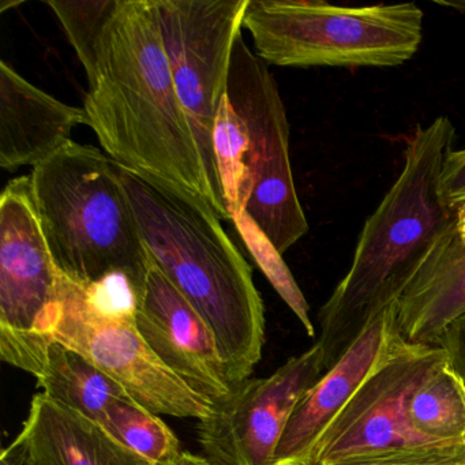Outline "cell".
<instances>
[{"mask_svg": "<svg viewBox=\"0 0 465 465\" xmlns=\"http://www.w3.org/2000/svg\"><path fill=\"white\" fill-rule=\"evenodd\" d=\"M0 465H29L28 459L17 440H13L2 450Z\"/></svg>", "mask_w": 465, "mask_h": 465, "instance_id": "d4e9b609", "label": "cell"}, {"mask_svg": "<svg viewBox=\"0 0 465 465\" xmlns=\"http://www.w3.org/2000/svg\"><path fill=\"white\" fill-rule=\"evenodd\" d=\"M397 326L410 344H438L465 315V243L459 230L430 255L396 302Z\"/></svg>", "mask_w": 465, "mask_h": 465, "instance_id": "2e32d148", "label": "cell"}, {"mask_svg": "<svg viewBox=\"0 0 465 465\" xmlns=\"http://www.w3.org/2000/svg\"><path fill=\"white\" fill-rule=\"evenodd\" d=\"M456 132L440 116L408 140L404 168L361 231L347 276L318 320L326 370L367 323L396 303L438 244L457 230L460 209L440 195V175Z\"/></svg>", "mask_w": 465, "mask_h": 465, "instance_id": "7a4b0ae2", "label": "cell"}, {"mask_svg": "<svg viewBox=\"0 0 465 465\" xmlns=\"http://www.w3.org/2000/svg\"><path fill=\"white\" fill-rule=\"evenodd\" d=\"M173 465H213L211 461L205 459L203 456H198V454L187 453L183 451L181 457L173 462Z\"/></svg>", "mask_w": 465, "mask_h": 465, "instance_id": "484cf974", "label": "cell"}, {"mask_svg": "<svg viewBox=\"0 0 465 465\" xmlns=\"http://www.w3.org/2000/svg\"><path fill=\"white\" fill-rule=\"evenodd\" d=\"M440 195L451 208H465V149L451 151L440 175Z\"/></svg>", "mask_w": 465, "mask_h": 465, "instance_id": "603a6c76", "label": "cell"}, {"mask_svg": "<svg viewBox=\"0 0 465 465\" xmlns=\"http://www.w3.org/2000/svg\"><path fill=\"white\" fill-rule=\"evenodd\" d=\"M31 182L40 225L59 273L80 285L124 274L140 292L152 258L121 167L94 146L70 141L32 170Z\"/></svg>", "mask_w": 465, "mask_h": 465, "instance_id": "277c9868", "label": "cell"}, {"mask_svg": "<svg viewBox=\"0 0 465 465\" xmlns=\"http://www.w3.org/2000/svg\"><path fill=\"white\" fill-rule=\"evenodd\" d=\"M438 344L443 345L448 351L451 367L465 386V315L445 331Z\"/></svg>", "mask_w": 465, "mask_h": 465, "instance_id": "cb8c5ba5", "label": "cell"}, {"mask_svg": "<svg viewBox=\"0 0 465 465\" xmlns=\"http://www.w3.org/2000/svg\"><path fill=\"white\" fill-rule=\"evenodd\" d=\"M231 222L235 224L239 235L243 239V243L246 244L250 254L252 255L255 263L260 266L272 287L301 321L306 333L310 337H314L315 328L310 318L309 303L299 288L298 282L293 279L287 263L282 260V254H280L279 250L246 212L231 214Z\"/></svg>", "mask_w": 465, "mask_h": 465, "instance_id": "44dd1931", "label": "cell"}, {"mask_svg": "<svg viewBox=\"0 0 465 465\" xmlns=\"http://www.w3.org/2000/svg\"><path fill=\"white\" fill-rule=\"evenodd\" d=\"M243 28L255 54L282 67H393L421 43L415 4L331 6L321 0H250Z\"/></svg>", "mask_w": 465, "mask_h": 465, "instance_id": "8992f818", "label": "cell"}, {"mask_svg": "<svg viewBox=\"0 0 465 465\" xmlns=\"http://www.w3.org/2000/svg\"><path fill=\"white\" fill-rule=\"evenodd\" d=\"M61 21L70 45L74 48L86 80L96 74L103 37L118 12L121 0H85V2H45Z\"/></svg>", "mask_w": 465, "mask_h": 465, "instance_id": "ffe728a7", "label": "cell"}, {"mask_svg": "<svg viewBox=\"0 0 465 465\" xmlns=\"http://www.w3.org/2000/svg\"><path fill=\"white\" fill-rule=\"evenodd\" d=\"M214 159L230 216L246 212L284 254L307 231L290 160V124L268 64L243 36L233 45L214 124Z\"/></svg>", "mask_w": 465, "mask_h": 465, "instance_id": "5b68a950", "label": "cell"}, {"mask_svg": "<svg viewBox=\"0 0 465 465\" xmlns=\"http://www.w3.org/2000/svg\"><path fill=\"white\" fill-rule=\"evenodd\" d=\"M331 465H465V443L383 449L353 454Z\"/></svg>", "mask_w": 465, "mask_h": 465, "instance_id": "7402d4cb", "label": "cell"}, {"mask_svg": "<svg viewBox=\"0 0 465 465\" xmlns=\"http://www.w3.org/2000/svg\"><path fill=\"white\" fill-rule=\"evenodd\" d=\"M100 426L151 465H173L183 454L178 437L160 415L130 396L114 401Z\"/></svg>", "mask_w": 465, "mask_h": 465, "instance_id": "d6986e66", "label": "cell"}, {"mask_svg": "<svg viewBox=\"0 0 465 465\" xmlns=\"http://www.w3.org/2000/svg\"><path fill=\"white\" fill-rule=\"evenodd\" d=\"M135 303L137 291L124 274L94 285L75 284L61 274L51 342L85 356L157 415L208 418L214 405L171 372L141 336Z\"/></svg>", "mask_w": 465, "mask_h": 465, "instance_id": "52a82bcc", "label": "cell"}, {"mask_svg": "<svg viewBox=\"0 0 465 465\" xmlns=\"http://www.w3.org/2000/svg\"><path fill=\"white\" fill-rule=\"evenodd\" d=\"M84 100L110 159L138 175L205 203L222 222L189 119L176 94L154 0H121L102 40L96 74Z\"/></svg>", "mask_w": 465, "mask_h": 465, "instance_id": "6da1fadb", "label": "cell"}, {"mask_svg": "<svg viewBox=\"0 0 465 465\" xmlns=\"http://www.w3.org/2000/svg\"><path fill=\"white\" fill-rule=\"evenodd\" d=\"M325 371V351L315 342L269 377L242 383L198 421L203 457L213 465H274L293 410Z\"/></svg>", "mask_w": 465, "mask_h": 465, "instance_id": "8fae6325", "label": "cell"}, {"mask_svg": "<svg viewBox=\"0 0 465 465\" xmlns=\"http://www.w3.org/2000/svg\"><path fill=\"white\" fill-rule=\"evenodd\" d=\"M448 361L443 345L405 341L367 377L323 430L310 465H331L383 449L435 445L413 431L407 410L413 391Z\"/></svg>", "mask_w": 465, "mask_h": 465, "instance_id": "30bf717a", "label": "cell"}, {"mask_svg": "<svg viewBox=\"0 0 465 465\" xmlns=\"http://www.w3.org/2000/svg\"><path fill=\"white\" fill-rule=\"evenodd\" d=\"M80 124H86L84 108L55 99L0 62V167L5 171L36 167L66 146Z\"/></svg>", "mask_w": 465, "mask_h": 465, "instance_id": "5bb4252c", "label": "cell"}, {"mask_svg": "<svg viewBox=\"0 0 465 465\" xmlns=\"http://www.w3.org/2000/svg\"><path fill=\"white\" fill-rule=\"evenodd\" d=\"M407 419L413 431L435 445L465 443V386L450 361L413 391Z\"/></svg>", "mask_w": 465, "mask_h": 465, "instance_id": "ac0fdd59", "label": "cell"}, {"mask_svg": "<svg viewBox=\"0 0 465 465\" xmlns=\"http://www.w3.org/2000/svg\"><path fill=\"white\" fill-rule=\"evenodd\" d=\"M121 176L152 261L208 323L238 389L265 344L252 268L205 203L124 167Z\"/></svg>", "mask_w": 465, "mask_h": 465, "instance_id": "3957f363", "label": "cell"}, {"mask_svg": "<svg viewBox=\"0 0 465 465\" xmlns=\"http://www.w3.org/2000/svg\"><path fill=\"white\" fill-rule=\"evenodd\" d=\"M59 282L31 176L13 179L0 195V356L36 378L53 344Z\"/></svg>", "mask_w": 465, "mask_h": 465, "instance_id": "ba28073f", "label": "cell"}, {"mask_svg": "<svg viewBox=\"0 0 465 465\" xmlns=\"http://www.w3.org/2000/svg\"><path fill=\"white\" fill-rule=\"evenodd\" d=\"M404 342L393 303L367 323L339 361L302 397L285 427L274 465H310L323 430L367 377Z\"/></svg>", "mask_w": 465, "mask_h": 465, "instance_id": "4fadbf2b", "label": "cell"}, {"mask_svg": "<svg viewBox=\"0 0 465 465\" xmlns=\"http://www.w3.org/2000/svg\"><path fill=\"white\" fill-rule=\"evenodd\" d=\"M36 380L45 396L99 424L114 401L129 396L85 356L59 342L51 344Z\"/></svg>", "mask_w": 465, "mask_h": 465, "instance_id": "e0dca14e", "label": "cell"}, {"mask_svg": "<svg viewBox=\"0 0 465 465\" xmlns=\"http://www.w3.org/2000/svg\"><path fill=\"white\" fill-rule=\"evenodd\" d=\"M135 323L163 364L213 405L232 396V382L208 323L152 261L137 293Z\"/></svg>", "mask_w": 465, "mask_h": 465, "instance_id": "7c38bea8", "label": "cell"}, {"mask_svg": "<svg viewBox=\"0 0 465 465\" xmlns=\"http://www.w3.org/2000/svg\"><path fill=\"white\" fill-rule=\"evenodd\" d=\"M457 230H459L460 236H461V239L465 243V208L461 209V212H460L459 225H457Z\"/></svg>", "mask_w": 465, "mask_h": 465, "instance_id": "4316f807", "label": "cell"}, {"mask_svg": "<svg viewBox=\"0 0 465 465\" xmlns=\"http://www.w3.org/2000/svg\"><path fill=\"white\" fill-rule=\"evenodd\" d=\"M15 440L29 465H151L99 423L58 404L43 391L32 399Z\"/></svg>", "mask_w": 465, "mask_h": 465, "instance_id": "9a60e30c", "label": "cell"}, {"mask_svg": "<svg viewBox=\"0 0 465 465\" xmlns=\"http://www.w3.org/2000/svg\"><path fill=\"white\" fill-rule=\"evenodd\" d=\"M250 0H154L176 94L209 183L225 203L214 159V124L227 92L233 45ZM227 205V203H225Z\"/></svg>", "mask_w": 465, "mask_h": 465, "instance_id": "9c48e42d", "label": "cell"}]
</instances>
